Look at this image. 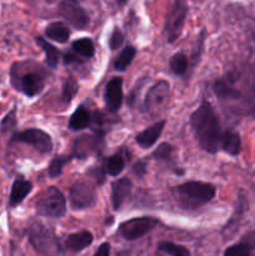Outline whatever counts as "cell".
<instances>
[{
    "instance_id": "cell-4",
    "label": "cell",
    "mask_w": 255,
    "mask_h": 256,
    "mask_svg": "<svg viewBox=\"0 0 255 256\" xmlns=\"http://www.w3.org/2000/svg\"><path fill=\"white\" fill-rule=\"evenodd\" d=\"M38 215L52 219H59L66 214V200L58 188L50 186L45 190L36 202Z\"/></svg>"
},
{
    "instance_id": "cell-15",
    "label": "cell",
    "mask_w": 255,
    "mask_h": 256,
    "mask_svg": "<svg viewBox=\"0 0 255 256\" xmlns=\"http://www.w3.org/2000/svg\"><path fill=\"white\" fill-rule=\"evenodd\" d=\"M165 124H166V120H160V122H156L155 124L150 125L146 129L140 132L139 134L135 136L136 144L139 145L140 148H142V149H150L152 146H154L155 142L159 140L162 130H164Z\"/></svg>"
},
{
    "instance_id": "cell-27",
    "label": "cell",
    "mask_w": 255,
    "mask_h": 256,
    "mask_svg": "<svg viewBox=\"0 0 255 256\" xmlns=\"http://www.w3.org/2000/svg\"><path fill=\"white\" fill-rule=\"evenodd\" d=\"M72 155H56L55 158H52L49 166H48L49 176L52 178V179L60 176L62 172V168H64L68 162H72Z\"/></svg>"
},
{
    "instance_id": "cell-18",
    "label": "cell",
    "mask_w": 255,
    "mask_h": 256,
    "mask_svg": "<svg viewBox=\"0 0 255 256\" xmlns=\"http://www.w3.org/2000/svg\"><path fill=\"white\" fill-rule=\"evenodd\" d=\"M32 184L29 180H25L22 178H18L14 182L12 186V192H10L9 196V204L10 206H18L22 204V200L32 192Z\"/></svg>"
},
{
    "instance_id": "cell-3",
    "label": "cell",
    "mask_w": 255,
    "mask_h": 256,
    "mask_svg": "<svg viewBox=\"0 0 255 256\" xmlns=\"http://www.w3.org/2000/svg\"><path fill=\"white\" fill-rule=\"evenodd\" d=\"M176 202L185 210H195L212 202L216 194V188L210 182H192L172 188Z\"/></svg>"
},
{
    "instance_id": "cell-2",
    "label": "cell",
    "mask_w": 255,
    "mask_h": 256,
    "mask_svg": "<svg viewBox=\"0 0 255 256\" xmlns=\"http://www.w3.org/2000/svg\"><path fill=\"white\" fill-rule=\"evenodd\" d=\"M12 84L29 98L39 95L46 84V72L34 62H16L12 68Z\"/></svg>"
},
{
    "instance_id": "cell-1",
    "label": "cell",
    "mask_w": 255,
    "mask_h": 256,
    "mask_svg": "<svg viewBox=\"0 0 255 256\" xmlns=\"http://www.w3.org/2000/svg\"><path fill=\"white\" fill-rule=\"evenodd\" d=\"M189 122L199 146L209 154L218 152L222 132L216 112L208 100H202L192 112Z\"/></svg>"
},
{
    "instance_id": "cell-33",
    "label": "cell",
    "mask_w": 255,
    "mask_h": 256,
    "mask_svg": "<svg viewBox=\"0 0 255 256\" xmlns=\"http://www.w3.org/2000/svg\"><path fill=\"white\" fill-rule=\"evenodd\" d=\"M15 125H16V119H15V112H10L6 116L2 119V132H9V130L14 129Z\"/></svg>"
},
{
    "instance_id": "cell-22",
    "label": "cell",
    "mask_w": 255,
    "mask_h": 256,
    "mask_svg": "<svg viewBox=\"0 0 255 256\" xmlns=\"http://www.w3.org/2000/svg\"><path fill=\"white\" fill-rule=\"evenodd\" d=\"M36 44L42 49L45 54V62L50 69H55L60 62V52L58 48H55L52 42L45 40L42 36H36Z\"/></svg>"
},
{
    "instance_id": "cell-25",
    "label": "cell",
    "mask_w": 255,
    "mask_h": 256,
    "mask_svg": "<svg viewBox=\"0 0 255 256\" xmlns=\"http://www.w3.org/2000/svg\"><path fill=\"white\" fill-rule=\"evenodd\" d=\"M125 168V160L124 158L120 154L112 155V156L108 158L104 162V170L105 175H109V176H118L120 172L124 170Z\"/></svg>"
},
{
    "instance_id": "cell-30",
    "label": "cell",
    "mask_w": 255,
    "mask_h": 256,
    "mask_svg": "<svg viewBox=\"0 0 255 256\" xmlns=\"http://www.w3.org/2000/svg\"><path fill=\"white\" fill-rule=\"evenodd\" d=\"M158 250L170 256H192L190 252L182 245L174 244L170 242H162L158 245Z\"/></svg>"
},
{
    "instance_id": "cell-21",
    "label": "cell",
    "mask_w": 255,
    "mask_h": 256,
    "mask_svg": "<svg viewBox=\"0 0 255 256\" xmlns=\"http://www.w3.org/2000/svg\"><path fill=\"white\" fill-rule=\"evenodd\" d=\"M45 36L49 40H54V42L64 44V42H68V40L70 39V30L62 22H50L45 28Z\"/></svg>"
},
{
    "instance_id": "cell-20",
    "label": "cell",
    "mask_w": 255,
    "mask_h": 256,
    "mask_svg": "<svg viewBox=\"0 0 255 256\" xmlns=\"http://www.w3.org/2000/svg\"><path fill=\"white\" fill-rule=\"evenodd\" d=\"M90 122H92V114L88 110V108H85L84 105H79L70 116L69 129L74 130V132L84 130L90 126Z\"/></svg>"
},
{
    "instance_id": "cell-32",
    "label": "cell",
    "mask_w": 255,
    "mask_h": 256,
    "mask_svg": "<svg viewBox=\"0 0 255 256\" xmlns=\"http://www.w3.org/2000/svg\"><path fill=\"white\" fill-rule=\"evenodd\" d=\"M125 42V35L119 28H114L109 36V48L110 50H118Z\"/></svg>"
},
{
    "instance_id": "cell-7",
    "label": "cell",
    "mask_w": 255,
    "mask_h": 256,
    "mask_svg": "<svg viewBox=\"0 0 255 256\" xmlns=\"http://www.w3.org/2000/svg\"><path fill=\"white\" fill-rule=\"evenodd\" d=\"M158 224H159V220L156 218H132V219L122 222L118 230H119V234L122 239L128 240V242H134V240H138L149 234Z\"/></svg>"
},
{
    "instance_id": "cell-26",
    "label": "cell",
    "mask_w": 255,
    "mask_h": 256,
    "mask_svg": "<svg viewBox=\"0 0 255 256\" xmlns=\"http://www.w3.org/2000/svg\"><path fill=\"white\" fill-rule=\"evenodd\" d=\"M169 68L175 75H184L189 68V59L182 52H176L170 58Z\"/></svg>"
},
{
    "instance_id": "cell-8",
    "label": "cell",
    "mask_w": 255,
    "mask_h": 256,
    "mask_svg": "<svg viewBox=\"0 0 255 256\" xmlns=\"http://www.w3.org/2000/svg\"><path fill=\"white\" fill-rule=\"evenodd\" d=\"M12 142H22L34 148L40 154H49L52 150V136L46 132L36 128H30L24 132H16L12 138Z\"/></svg>"
},
{
    "instance_id": "cell-14",
    "label": "cell",
    "mask_w": 255,
    "mask_h": 256,
    "mask_svg": "<svg viewBox=\"0 0 255 256\" xmlns=\"http://www.w3.org/2000/svg\"><path fill=\"white\" fill-rule=\"evenodd\" d=\"M170 95V85L166 80H160L152 85L146 92L144 100V106L146 110H152L160 108L168 102Z\"/></svg>"
},
{
    "instance_id": "cell-10",
    "label": "cell",
    "mask_w": 255,
    "mask_h": 256,
    "mask_svg": "<svg viewBox=\"0 0 255 256\" xmlns=\"http://www.w3.org/2000/svg\"><path fill=\"white\" fill-rule=\"evenodd\" d=\"M59 14L65 22H69L72 28L78 30L86 29L90 22L89 14L86 10L76 2L65 0L59 4Z\"/></svg>"
},
{
    "instance_id": "cell-17",
    "label": "cell",
    "mask_w": 255,
    "mask_h": 256,
    "mask_svg": "<svg viewBox=\"0 0 255 256\" xmlns=\"http://www.w3.org/2000/svg\"><path fill=\"white\" fill-rule=\"evenodd\" d=\"M92 240H94V236H92V232H88V230H82L79 232L68 235L66 240H65V246L70 252H79L89 248L92 244Z\"/></svg>"
},
{
    "instance_id": "cell-16",
    "label": "cell",
    "mask_w": 255,
    "mask_h": 256,
    "mask_svg": "<svg viewBox=\"0 0 255 256\" xmlns=\"http://www.w3.org/2000/svg\"><path fill=\"white\" fill-rule=\"evenodd\" d=\"M132 189V182L129 178H122L112 182V209L120 210L125 200L129 198Z\"/></svg>"
},
{
    "instance_id": "cell-5",
    "label": "cell",
    "mask_w": 255,
    "mask_h": 256,
    "mask_svg": "<svg viewBox=\"0 0 255 256\" xmlns=\"http://www.w3.org/2000/svg\"><path fill=\"white\" fill-rule=\"evenodd\" d=\"M29 242L35 250L45 254H56L60 252L59 242L50 228L42 222H34L29 229Z\"/></svg>"
},
{
    "instance_id": "cell-36",
    "label": "cell",
    "mask_w": 255,
    "mask_h": 256,
    "mask_svg": "<svg viewBox=\"0 0 255 256\" xmlns=\"http://www.w3.org/2000/svg\"><path fill=\"white\" fill-rule=\"evenodd\" d=\"M92 256H110V244L109 242H102L99 248H98L96 252Z\"/></svg>"
},
{
    "instance_id": "cell-34",
    "label": "cell",
    "mask_w": 255,
    "mask_h": 256,
    "mask_svg": "<svg viewBox=\"0 0 255 256\" xmlns=\"http://www.w3.org/2000/svg\"><path fill=\"white\" fill-rule=\"evenodd\" d=\"M146 169L148 166L145 162H135L134 166H132V172H134V174L138 175V176H144L148 172Z\"/></svg>"
},
{
    "instance_id": "cell-35",
    "label": "cell",
    "mask_w": 255,
    "mask_h": 256,
    "mask_svg": "<svg viewBox=\"0 0 255 256\" xmlns=\"http://www.w3.org/2000/svg\"><path fill=\"white\" fill-rule=\"evenodd\" d=\"M90 175H94V179L96 180L99 184H102V182H104L105 172L102 168H98V169L96 168H92V169H90Z\"/></svg>"
},
{
    "instance_id": "cell-24",
    "label": "cell",
    "mask_w": 255,
    "mask_h": 256,
    "mask_svg": "<svg viewBox=\"0 0 255 256\" xmlns=\"http://www.w3.org/2000/svg\"><path fill=\"white\" fill-rule=\"evenodd\" d=\"M72 49L74 50L75 54L86 58V59H92L95 54L94 42L90 38H80V39L74 40L72 42Z\"/></svg>"
},
{
    "instance_id": "cell-12",
    "label": "cell",
    "mask_w": 255,
    "mask_h": 256,
    "mask_svg": "<svg viewBox=\"0 0 255 256\" xmlns=\"http://www.w3.org/2000/svg\"><path fill=\"white\" fill-rule=\"evenodd\" d=\"M212 92L215 96L222 102L229 105H236L238 102H244V92L235 85L234 80L229 79L228 76L220 78L215 80L212 84Z\"/></svg>"
},
{
    "instance_id": "cell-31",
    "label": "cell",
    "mask_w": 255,
    "mask_h": 256,
    "mask_svg": "<svg viewBox=\"0 0 255 256\" xmlns=\"http://www.w3.org/2000/svg\"><path fill=\"white\" fill-rule=\"evenodd\" d=\"M172 152H174V148H172V144H169V142H162L158 146V149L154 150L152 156L154 159L159 160V162H170L172 156Z\"/></svg>"
},
{
    "instance_id": "cell-29",
    "label": "cell",
    "mask_w": 255,
    "mask_h": 256,
    "mask_svg": "<svg viewBox=\"0 0 255 256\" xmlns=\"http://www.w3.org/2000/svg\"><path fill=\"white\" fill-rule=\"evenodd\" d=\"M252 252H254L252 244L248 242H242L226 248L224 256H252Z\"/></svg>"
},
{
    "instance_id": "cell-9",
    "label": "cell",
    "mask_w": 255,
    "mask_h": 256,
    "mask_svg": "<svg viewBox=\"0 0 255 256\" xmlns=\"http://www.w3.org/2000/svg\"><path fill=\"white\" fill-rule=\"evenodd\" d=\"M104 145V135L102 134H85L75 139L72 145V156L75 159L85 160L92 155L100 154Z\"/></svg>"
},
{
    "instance_id": "cell-19",
    "label": "cell",
    "mask_w": 255,
    "mask_h": 256,
    "mask_svg": "<svg viewBox=\"0 0 255 256\" xmlns=\"http://www.w3.org/2000/svg\"><path fill=\"white\" fill-rule=\"evenodd\" d=\"M220 148L232 156L239 155L242 152V138L239 132L234 130H226L222 132V139H220Z\"/></svg>"
},
{
    "instance_id": "cell-28",
    "label": "cell",
    "mask_w": 255,
    "mask_h": 256,
    "mask_svg": "<svg viewBox=\"0 0 255 256\" xmlns=\"http://www.w3.org/2000/svg\"><path fill=\"white\" fill-rule=\"evenodd\" d=\"M78 92H79V82L74 79V78H69L64 82L62 92V102L64 104L69 105L72 100L76 96Z\"/></svg>"
},
{
    "instance_id": "cell-6",
    "label": "cell",
    "mask_w": 255,
    "mask_h": 256,
    "mask_svg": "<svg viewBox=\"0 0 255 256\" xmlns=\"http://www.w3.org/2000/svg\"><path fill=\"white\" fill-rule=\"evenodd\" d=\"M186 15L188 4L185 2H174L170 5L164 24V32L168 42H174L175 40L179 39Z\"/></svg>"
},
{
    "instance_id": "cell-13",
    "label": "cell",
    "mask_w": 255,
    "mask_h": 256,
    "mask_svg": "<svg viewBox=\"0 0 255 256\" xmlns=\"http://www.w3.org/2000/svg\"><path fill=\"white\" fill-rule=\"evenodd\" d=\"M124 92H122V78L115 76L105 85L104 100L106 110L110 112H116L122 108Z\"/></svg>"
},
{
    "instance_id": "cell-23",
    "label": "cell",
    "mask_w": 255,
    "mask_h": 256,
    "mask_svg": "<svg viewBox=\"0 0 255 256\" xmlns=\"http://www.w3.org/2000/svg\"><path fill=\"white\" fill-rule=\"evenodd\" d=\"M136 52H138L136 48L132 46V45H128V46H125L124 49L118 54V56L115 58L114 69L120 72H125V70L128 69V66L132 64V60H134Z\"/></svg>"
},
{
    "instance_id": "cell-11",
    "label": "cell",
    "mask_w": 255,
    "mask_h": 256,
    "mask_svg": "<svg viewBox=\"0 0 255 256\" xmlns=\"http://www.w3.org/2000/svg\"><path fill=\"white\" fill-rule=\"evenodd\" d=\"M69 202L72 209L74 210L90 209L96 202V192L88 182H76L70 188Z\"/></svg>"
}]
</instances>
